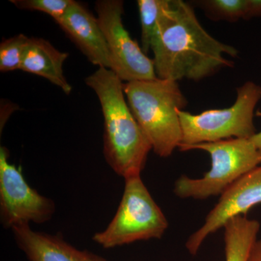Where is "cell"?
I'll list each match as a JSON object with an SVG mask.
<instances>
[{"instance_id": "cell-8", "label": "cell", "mask_w": 261, "mask_h": 261, "mask_svg": "<svg viewBox=\"0 0 261 261\" xmlns=\"http://www.w3.org/2000/svg\"><path fill=\"white\" fill-rule=\"evenodd\" d=\"M9 156L6 147H0V214L3 225L12 228L49 221L56 211L55 202L29 186L20 168L8 161Z\"/></svg>"}, {"instance_id": "cell-9", "label": "cell", "mask_w": 261, "mask_h": 261, "mask_svg": "<svg viewBox=\"0 0 261 261\" xmlns=\"http://www.w3.org/2000/svg\"><path fill=\"white\" fill-rule=\"evenodd\" d=\"M259 203H261V166L239 178L221 195L219 202L206 216L203 225L187 240V250L195 255L209 235L224 227L230 219L246 214Z\"/></svg>"}, {"instance_id": "cell-4", "label": "cell", "mask_w": 261, "mask_h": 261, "mask_svg": "<svg viewBox=\"0 0 261 261\" xmlns=\"http://www.w3.org/2000/svg\"><path fill=\"white\" fill-rule=\"evenodd\" d=\"M181 151L201 149L210 154L211 168L201 178L183 175L175 182V195L204 200L222 195L239 178L258 167L261 152L250 139L232 138L179 147Z\"/></svg>"}, {"instance_id": "cell-7", "label": "cell", "mask_w": 261, "mask_h": 261, "mask_svg": "<svg viewBox=\"0 0 261 261\" xmlns=\"http://www.w3.org/2000/svg\"><path fill=\"white\" fill-rule=\"evenodd\" d=\"M95 10L111 56V70L122 82L157 79L153 60L147 56L123 25V2L99 0Z\"/></svg>"}, {"instance_id": "cell-3", "label": "cell", "mask_w": 261, "mask_h": 261, "mask_svg": "<svg viewBox=\"0 0 261 261\" xmlns=\"http://www.w3.org/2000/svg\"><path fill=\"white\" fill-rule=\"evenodd\" d=\"M132 114L148 140L154 153L167 158L182 140L178 110L187 105L178 82L155 79L123 83Z\"/></svg>"}, {"instance_id": "cell-2", "label": "cell", "mask_w": 261, "mask_h": 261, "mask_svg": "<svg viewBox=\"0 0 261 261\" xmlns=\"http://www.w3.org/2000/svg\"><path fill=\"white\" fill-rule=\"evenodd\" d=\"M85 82L97 94L102 108L108 165L124 179L141 176L152 147L130 111L123 82L113 70L99 67Z\"/></svg>"}, {"instance_id": "cell-15", "label": "cell", "mask_w": 261, "mask_h": 261, "mask_svg": "<svg viewBox=\"0 0 261 261\" xmlns=\"http://www.w3.org/2000/svg\"><path fill=\"white\" fill-rule=\"evenodd\" d=\"M198 4L213 20L235 22L246 15L247 0H204Z\"/></svg>"}, {"instance_id": "cell-1", "label": "cell", "mask_w": 261, "mask_h": 261, "mask_svg": "<svg viewBox=\"0 0 261 261\" xmlns=\"http://www.w3.org/2000/svg\"><path fill=\"white\" fill-rule=\"evenodd\" d=\"M151 50L158 78L175 82L211 76L221 68L233 66L224 55L238 54L236 48L219 42L206 32L193 8L181 0L168 2Z\"/></svg>"}, {"instance_id": "cell-18", "label": "cell", "mask_w": 261, "mask_h": 261, "mask_svg": "<svg viewBox=\"0 0 261 261\" xmlns=\"http://www.w3.org/2000/svg\"><path fill=\"white\" fill-rule=\"evenodd\" d=\"M257 17H261V0H247L245 20H250Z\"/></svg>"}, {"instance_id": "cell-14", "label": "cell", "mask_w": 261, "mask_h": 261, "mask_svg": "<svg viewBox=\"0 0 261 261\" xmlns=\"http://www.w3.org/2000/svg\"><path fill=\"white\" fill-rule=\"evenodd\" d=\"M169 0H138L141 22L142 49L146 55L151 50L157 33L160 19L168 7Z\"/></svg>"}, {"instance_id": "cell-6", "label": "cell", "mask_w": 261, "mask_h": 261, "mask_svg": "<svg viewBox=\"0 0 261 261\" xmlns=\"http://www.w3.org/2000/svg\"><path fill=\"white\" fill-rule=\"evenodd\" d=\"M168 227L163 211L153 200L141 176L125 179L124 191L108 227L93 240L103 248H113L141 240L161 239Z\"/></svg>"}, {"instance_id": "cell-16", "label": "cell", "mask_w": 261, "mask_h": 261, "mask_svg": "<svg viewBox=\"0 0 261 261\" xmlns=\"http://www.w3.org/2000/svg\"><path fill=\"white\" fill-rule=\"evenodd\" d=\"M29 37L24 34L5 39L0 44V70L9 72L20 70L24 49Z\"/></svg>"}, {"instance_id": "cell-17", "label": "cell", "mask_w": 261, "mask_h": 261, "mask_svg": "<svg viewBox=\"0 0 261 261\" xmlns=\"http://www.w3.org/2000/svg\"><path fill=\"white\" fill-rule=\"evenodd\" d=\"M73 0H10L20 10L39 11L50 15L58 21L65 15Z\"/></svg>"}, {"instance_id": "cell-11", "label": "cell", "mask_w": 261, "mask_h": 261, "mask_svg": "<svg viewBox=\"0 0 261 261\" xmlns=\"http://www.w3.org/2000/svg\"><path fill=\"white\" fill-rule=\"evenodd\" d=\"M11 230L29 261H96L99 257L78 250L60 237L33 231L29 224L18 225Z\"/></svg>"}, {"instance_id": "cell-19", "label": "cell", "mask_w": 261, "mask_h": 261, "mask_svg": "<svg viewBox=\"0 0 261 261\" xmlns=\"http://www.w3.org/2000/svg\"><path fill=\"white\" fill-rule=\"evenodd\" d=\"M248 261H261V239L254 243L250 251Z\"/></svg>"}, {"instance_id": "cell-13", "label": "cell", "mask_w": 261, "mask_h": 261, "mask_svg": "<svg viewBox=\"0 0 261 261\" xmlns=\"http://www.w3.org/2000/svg\"><path fill=\"white\" fill-rule=\"evenodd\" d=\"M260 226L256 220L245 216H237L226 222L224 226L226 261H248Z\"/></svg>"}, {"instance_id": "cell-12", "label": "cell", "mask_w": 261, "mask_h": 261, "mask_svg": "<svg viewBox=\"0 0 261 261\" xmlns=\"http://www.w3.org/2000/svg\"><path fill=\"white\" fill-rule=\"evenodd\" d=\"M68 57V53L58 50L45 39L29 38L20 70L42 76L69 94L72 87L67 82L63 69Z\"/></svg>"}, {"instance_id": "cell-10", "label": "cell", "mask_w": 261, "mask_h": 261, "mask_svg": "<svg viewBox=\"0 0 261 261\" xmlns=\"http://www.w3.org/2000/svg\"><path fill=\"white\" fill-rule=\"evenodd\" d=\"M57 23L92 64L111 69V56L97 17L85 7L73 1Z\"/></svg>"}, {"instance_id": "cell-5", "label": "cell", "mask_w": 261, "mask_h": 261, "mask_svg": "<svg viewBox=\"0 0 261 261\" xmlns=\"http://www.w3.org/2000/svg\"><path fill=\"white\" fill-rule=\"evenodd\" d=\"M237 99L231 107L213 109L193 115L178 110L182 129L178 148L229 139H250L257 133L254 112L261 99V87L247 82L237 89Z\"/></svg>"}, {"instance_id": "cell-20", "label": "cell", "mask_w": 261, "mask_h": 261, "mask_svg": "<svg viewBox=\"0 0 261 261\" xmlns=\"http://www.w3.org/2000/svg\"><path fill=\"white\" fill-rule=\"evenodd\" d=\"M250 140L252 141V143L255 145L256 148L261 152V132L252 136L251 138H250Z\"/></svg>"}, {"instance_id": "cell-21", "label": "cell", "mask_w": 261, "mask_h": 261, "mask_svg": "<svg viewBox=\"0 0 261 261\" xmlns=\"http://www.w3.org/2000/svg\"><path fill=\"white\" fill-rule=\"evenodd\" d=\"M96 261H106L104 258H102V257H98L97 260Z\"/></svg>"}]
</instances>
